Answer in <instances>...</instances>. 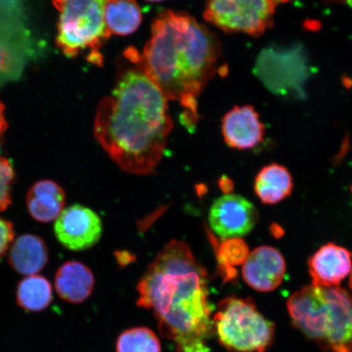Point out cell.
Wrapping results in <instances>:
<instances>
[{
    "mask_svg": "<svg viewBox=\"0 0 352 352\" xmlns=\"http://www.w3.org/2000/svg\"><path fill=\"white\" fill-rule=\"evenodd\" d=\"M125 56L164 94L184 109L188 129L198 120V98L217 74L226 76L217 35L186 12L167 10L153 21L142 54L129 48Z\"/></svg>",
    "mask_w": 352,
    "mask_h": 352,
    "instance_id": "cell-1",
    "label": "cell"
},
{
    "mask_svg": "<svg viewBox=\"0 0 352 352\" xmlns=\"http://www.w3.org/2000/svg\"><path fill=\"white\" fill-rule=\"evenodd\" d=\"M208 271L189 245L166 243L138 285V305L151 310L161 336L175 352H210L214 307L210 302Z\"/></svg>",
    "mask_w": 352,
    "mask_h": 352,
    "instance_id": "cell-2",
    "label": "cell"
},
{
    "mask_svg": "<svg viewBox=\"0 0 352 352\" xmlns=\"http://www.w3.org/2000/svg\"><path fill=\"white\" fill-rule=\"evenodd\" d=\"M173 127L166 96L138 68L122 74L101 100L94 133L121 170L149 175L160 165Z\"/></svg>",
    "mask_w": 352,
    "mask_h": 352,
    "instance_id": "cell-3",
    "label": "cell"
},
{
    "mask_svg": "<svg viewBox=\"0 0 352 352\" xmlns=\"http://www.w3.org/2000/svg\"><path fill=\"white\" fill-rule=\"evenodd\" d=\"M293 324L321 349L352 352V298L340 287L311 284L287 300Z\"/></svg>",
    "mask_w": 352,
    "mask_h": 352,
    "instance_id": "cell-4",
    "label": "cell"
},
{
    "mask_svg": "<svg viewBox=\"0 0 352 352\" xmlns=\"http://www.w3.org/2000/svg\"><path fill=\"white\" fill-rule=\"evenodd\" d=\"M214 337L230 352H266L274 342L275 324L252 298L230 296L213 314Z\"/></svg>",
    "mask_w": 352,
    "mask_h": 352,
    "instance_id": "cell-5",
    "label": "cell"
},
{
    "mask_svg": "<svg viewBox=\"0 0 352 352\" xmlns=\"http://www.w3.org/2000/svg\"><path fill=\"white\" fill-rule=\"evenodd\" d=\"M107 0H52L59 12L56 42L64 54L76 56L88 51L90 63L101 65L100 47L110 37L104 21Z\"/></svg>",
    "mask_w": 352,
    "mask_h": 352,
    "instance_id": "cell-6",
    "label": "cell"
},
{
    "mask_svg": "<svg viewBox=\"0 0 352 352\" xmlns=\"http://www.w3.org/2000/svg\"><path fill=\"white\" fill-rule=\"evenodd\" d=\"M254 73L268 91L283 96L305 94L303 87L311 76L309 60L300 44L264 48L255 61Z\"/></svg>",
    "mask_w": 352,
    "mask_h": 352,
    "instance_id": "cell-7",
    "label": "cell"
},
{
    "mask_svg": "<svg viewBox=\"0 0 352 352\" xmlns=\"http://www.w3.org/2000/svg\"><path fill=\"white\" fill-rule=\"evenodd\" d=\"M272 0H208L204 19L226 33L261 36L274 24Z\"/></svg>",
    "mask_w": 352,
    "mask_h": 352,
    "instance_id": "cell-8",
    "label": "cell"
},
{
    "mask_svg": "<svg viewBox=\"0 0 352 352\" xmlns=\"http://www.w3.org/2000/svg\"><path fill=\"white\" fill-rule=\"evenodd\" d=\"M54 232L64 248L82 252L98 243L102 235V222L94 210L76 204L64 209L56 219Z\"/></svg>",
    "mask_w": 352,
    "mask_h": 352,
    "instance_id": "cell-9",
    "label": "cell"
},
{
    "mask_svg": "<svg viewBox=\"0 0 352 352\" xmlns=\"http://www.w3.org/2000/svg\"><path fill=\"white\" fill-rule=\"evenodd\" d=\"M258 213L246 198L227 193L214 200L209 211L211 230L223 239L248 235L258 222Z\"/></svg>",
    "mask_w": 352,
    "mask_h": 352,
    "instance_id": "cell-10",
    "label": "cell"
},
{
    "mask_svg": "<svg viewBox=\"0 0 352 352\" xmlns=\"http://www.w3.org/2000/svg\"><path fill=\"white\" fill-rule=\"evenodd\" d=\"M286 272L285 258L272 246L263 245L250 252L242 267V277L250 288L272 292L283 283Z\"/></svg>",
    "mask_w": 352,
    "mask_h": 352,
    "instance_id": "cell-11",
    "label": "cell"
},
{
    "mask_svg": "<svg viewBox=\"0 0 352 352\" xmlns=\"http://www.w3.org/2000/svg\"><path fill=\"white\" fill-rule=\"evenodd\" d=\"M222 134L228 146L246 151L261 144L265 127L252 105L235 107L222 120Z\"/></svg>",
    "mask_w": 352,
    "mask_h": 352,
    "instance_id": "cell-12",
    "label": "cell"
},
{
    "mask_svg": "<svg viewBox=\"0 0 352 352\" xmlns=\"http://www.w3.org/2000/svg\"><path fill=\"white\" fill-rule=\"evenodd\" d=\"M352 254L349 250L328 243L316 252L308 261V270L312 284L322 287H336L351 274Z\"/></svg>",
    "mask_w": 352,
    "mask_h": 352,
    "instance_id": "cell-13",
    "label": "cell"
},
{
    "mask_svg": "<svg viewBox=\"0 0 352 352\" xmlns=\"http://www.w3.org/2000/svg\"><path fill=\"white\" fill-rule=\"evenodd\" d=\"M94 286V274L81 262H66L56 272V293L66 302L78 305L86 301L91 296Z\"/></svg>",
    "mask_w": 352,
    "mask_h": 352,
    "instance_id": "cell-14",
    "label": "cell"
},
{
    "mask_svg": "<svg viewBox=\"0 0 352 352\" xmlns=\"http://www.w3.org/2000/svg\"><path fill=\"white\" fill-rule=\"evenodd\" d=\"M65 193L58 184L43 179L34 183L26 196V206L38 222L54 221L64 210Z\"/></svg>",
    "mask_w": 352,
    "mask_h": 352,
    "instance_id": "cell-15",
    "label": "cell"
},
{
    "mask_svg": "<svg viewBox=\"0 0 352 352\" xmlns=\"http://www.w3.org/2000/svg\"><path fill=\"white\" fill-rule=\"evenodd\" d=\"M11 267L19 274L36 275L48 261V250L41 237L24 234L12 242L8 254Z\"/></svg>",
    "mask_w": 352,
    "mask_h": 352,
    "instance_id": "cell-16",
    "label": "cell"
},
{
    "mask_svg": "<svg viewBox=\"0 0 352 352\" xmlns=\"http://www.w3.org/2000/svg\"><path fill=\"white\" fill-rule=\"evenodd\" d=\"M292 175L285 166L272 164L259 170L254 179V192L263 204L275 205L293 191Z\"/></svg>",
    "mask_w": 352,
    "mask_h": 352,
    "instance_id": "cell-17",
    "label": "cell"
},
{
    "mask_svg": "<svg viewBox=\"0 0 352 352\" xmlns=\"http://www.w3.org/2000/svg\"><path fill=\"white\" fill-rule=\"evenodd\" d=\"M104 14L110 34L121 36L135 33L142 21V12L136 0H107Z\"/></svg>",
    "mask_w": 352,
    "mask_h": 352,
    "instance_id": "cell-18",
    "label": "cell"
},
{
    "mask_svg": "<svg viewBox=\"0 0 352 352\" xmlns=\"http://www.w3.org/2000/svg\"><path fill=\"white\" fill-rule=\"evenodd\" d=\"M52 285L45 277L39 275L26 276L17 285V305L26 311L45 310L52 301Z\"/></svg>",
    "mask_w": 352,
    "mask_h": 352,
    "instance_id": "cell-19",
    "label": "cell"
},
{
    "mask_svg": "<svg viewBox=\"0 0 352 352\" xmlns=\"http://www.w3.org/2000/svg\"><path fill=\"white\" fill-rule=\"evenodd\" d=\"M217 258L220 274L224 280H232L236 277L235 267L243 265L249 256V248L241 239H224L217 246Z\"/></svg>",
    "mask_w": 352,
    "mask_h": 352,
    "instance_id": "cell-20",
    "label": "cell"
},
{
    "mask_svg": "<svg viewBox=\"0 0 352 352\" xmlns=\"http://www.w3.org/2000/svg\"><path fill=\"white\" fill-rule=\"evenodd\" d=\"M117 352H162L160 338L152 329L140 327L126 329L116 341Z\"/></svg>",
    "mask_w": 352,
    "mask_h": 352,
    "instance_id": "cell-21",
    "label": "cell"
},
{
    "mask_svg": "<svg viewBox=\"0 0 352 352\" xmlns=\"http://www.w3.org/2000/svg\"><path fill=\"white\" fill-rule=\"evenodd\" d=\"M15 171L11 162L0 156V213L12 204V191Z\"/></svg>",
    "mask_w": 352,
    "mask_h": 352,
    "instance_id": "cell-22",
    "label": "cell"
},
{
    "mask_svg": "<svg viewBox=\"0 0 352 352\" xmlns=\"http://www.w3.org/2000/svg\"><path fill=\"white\" fill-rule=\"evenodd\" d=\"M14 239L15 231L12 223L0 218V259L10 250Z\"/></svg>",
    "mask_w": 352,
    "mask_h": 352,
    "instance_id": "cell-23",
    "label": "cell"
},
{
    "mask_svg": "<svg viewBox=\"0 0 352 352\" xmlns=\"http://www.w3.org/2000/svg\"><path fill=\"white\" fill-rule=\"evenodd\" d=\"M13 68V59L7 47L0 43V76L10 72Z\"/></svg>",
    "mask_w": 352,
    "mask_h": 352,
    "instance_id": "cell-24",
    "label": "cell"
},
{
    "mask_svg": "<svg viewBox=\"0 0 352 352\" xmlns=\"http://www.w3.org/2000/svg\"><path fill=\"white\" fill-rule=\"evenodd\" d=\"M8 123L4 116V105L0 101V136H1L4 131H6Z\"/></svg>",
    "mask_w": 352,
    "mask_h": 352,
    "instance_id": "cell-25",
    "label": "cell"
},
{
    "mask_svg": "<svg viewBox=\"0 0 352 352\" xmlns=\"http://www.w3.org/2000/svg\"><path fill=\"white\" fill-rule=\"evenodd\" d=\"M219 184H220V187H221V188L224 186H226V189H228V192H230V190L233 186V184L231 182V180L230 179L226 178V177H222L221 179H220Z\"/></svg>",
    "mask_w": 352,
    "mask_h": 352,
    "instance_id": "cell-26",
    "label": "cell"
},
{
    "mask_svg": "<svg viewBox=\"0 0 352 352\" xmlns=\"http://www.w3.org/2000/svg\"><path fill=\"white\" fill-rule=\"evenodd\" d=\"M325 1L331 2V3H344V4L352 3V0H325Z\"/></svg>",
    "mask_w": 352,
    "mask_h": 352,
    "instance_id": "cell-27",
    "label": "cell"
},
{
    "mask_svg": "<svg viewBox=\"0 0 352 352\" xmlns=\"http://www.w3.org/2000/svg\"><path fill=\"white\" fill-rule=\"evenodd\" d=\"M276 4L277 3H286L292 1V0H272Z\"/></svg>",
    "mask_w": 352,
    "mask_h": 352,
    "instance_id": "cell-28",
    "label": "cell"
},
{
    "mask_svg": "<svg viewBox=\"0 0 352 352\" xmlns=\"http://www.w3.org/2000/svg\"><path fill=\"white\" fill-rule=\"evenodd\" d=\"M349 285H350V288H351V292H352V270H351V274H350ZM351 296L352 298V294H351Z\"/></svg>",
    "mask_w": 352,
    "mask_h": 352,
    "instance_id": "cell-29",
    "label": "cell"
},
{
    "mask_svg": "<svg viewBox=\"0 0 352 352\" xmlns=\"http://www.w3.org/2000/svg\"><path fill=\"white\" fill-rule=\"evenodd\" d=\"M147 1L157 3V2L164 1V0H147Z\"/></svg>",
    "mask_w": 352,
    "mask_h": 352,
    "instance_id": "cell-30",
    "label": "cell"
},
{
    "mask_svg": "<svg viewBox=\"0 0 352 352\" xmlns=\"http://www.w3.org/2000/svg\"><path fill=\"white\" fill-rule=\"evenodd\" d=\"M351 192H352V186H351Z\"/></svg>",
    "mask_w": 352,
    "mask_h": 352,
    "instance_id": "cell-31",
    "label": "cell"
}]
</instances>
